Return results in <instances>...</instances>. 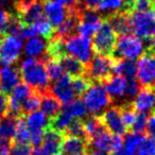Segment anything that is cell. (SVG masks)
<instances>
[{"instance_id": "obj_13", "label": "cell", "mask_w": 155, "mask_h": 155, "mask_svg": "<svg viewBox=\"0 0 155 155\" xmlns=\"http://www.w3.org/2000/svg\"><path fill=\"white\" fill-rule=\"evenodd\" d=\"M49 91L64 104L69 103L74 98L72 86H71V79L68 74H63L60 79L54 81L52 86H50Z\"/></svg>"}, {"instance_id": "obj_11", "label": "cell", "mask_w": 155, "mask_h": 155, "mask_svg": "<svg viewBox=\"0 0 155 155\" xmlns=\"http://www.w3.org/2000/svg\"><path fill=\"white\" fill-rule=\"evenodd\" d=\"M17 17L26 26H32L44 17L43 0H34L27 5L16 7Z\"/></svg>"}, {"instance_id": "obj_19", "label": "cell", "mask_w": 155, "mask_h": 155, "mask_svg": "<svg viewBox=\"0 0 155 155\" xmlns=\"http://www.w3.org/2000/svg\"><path fill=\"white\" fill-rule=\"evenodd\" d=\"M63 140V134L51 127H47L44 132L43 141L41 147L45 152L50 155H58L61 152V144Z\"/></svg>"}, {"instance_id": "obj_37", "label": "cell", "mask_w": 155, "mask_h": 155, "mask_svg": "<svg viewBox=\"0 0 155 155\" xmlns=\"http://www.w3.org/2000/svg\"><path fill=\"white\" fill-rule=\"evenodd\" d=\"M91 81L85 75H79L74 77L71 80V86H72L73 93L77 96H83L84 93L87 91V88L91 85Z\"/></svg>"}, {"instance_id": "obj_24", "label": "cell", "mask_w": 155, "mask_h": 155, "mask_svg": "<svg viewBox=\"0 0 155 155\" xmlns=\"http://www.w3.org/2000/svg\"><path fill=\"white\" fill-rule=\"evenodd\" d=\"M25 122H26L30 133L45 131L49 127V118L41 110H35V112L27 114Z\"/></svg>"}, {"instance_id": "obj_17", "label": "cell", "mask_w": 155, "mask_h": 155, "mask_svg": "<svg viewBox=\"0 0 155 155\" xmlns=\"http://www.w3.org/2000/svg\"><path fill=\"white\" fill-rule=\"evenodd\" d=\"M20 72L17 68L5 66L0 69V93L8 95L19 84Z\"/></svg>"}, {"instance_id": "obj_38", "label": "cell", "mask_w": 155, "mask_h": 155, "mask_svg": "<svg viewBox=\"0 0 155 155\" xmlns=\"http://www.w3.org/2000/svg\"><path fill=\"white\" fill-rule=\"evenodd\" d=\"M65 134H66L67 136H74V137H80V138H83V139H86L84 125H83V122L81 119L71 120V122L69 123L66 131H65Z\"/></svg>"}, {"instance_id": "obj_7", "label": "cell", "mask_w": 155, "mask_h": 155, "mask_svg": "<svg viewBox=\"0 0 155 155\" xmlns=\"http://www.w3.org/2000/svg\"><path fill=\"white\" fill-rule=\"evenodd\" d=\"M117 36L115 31L112 29L107 21L102 22L100 28L94 35L93 48L98 54L110 56L113 55L116 45Z\"/></svg>"}, {"instance_id": "obj_1", "label": "cell", "mask_w": 155, "mask_h": 155, "mask_svg": "<svg viewBox=\"0 0 155 155\" xmlns=\"http://www.w3.org/2000/svg\"><path fill=\"white\" fill-rule=\"evenodd\" d=\"M19 72L25 84L31 87L33 91L41 95L49 91L50 79L44 62L33 58H28L21 63Z\"/></svg>"}, {"instance_id": "obj_48", "label": "cell", "mask_w": 155, "mask_h": 155, "mask_svg": "<svg viewBox=\"0 0 155 155\" xmlns=\"http://www.w3.org/2000/svg\"><path fill=\"white\" fill-rule=\"evenodd\" d=\"M8 113V97L7 95L0 93V119L7 115Z\"/></svg>"}, {"instance_id": "obj_22", "label": "cell", "mask_w": 155, "mask_h": 155, "mask_svg": "<svg viewBox=\"0 0 155 155\" xmlns=\"http://www.w3.org/2000/svg\"><path fill=\"white\" fill-rule=\"evenodd\" d=\"M58 63L62 66L63 70L69 77H79L85 74V65L79 60L72 58L70 55H63L58 58Z\"/></svg>"}, {"instance_id": "obj_47", "label": "cell", "mask_w": 155, "mask_h": 155, "mask_svg": "<svg viewBox=\"0 0 155 155\" xmlns=\"http://www.w3.org/2000/svg\"><path fill=\"white\" fill-rule=\"evenodd\" d=\"M146 131L148 132L149 136L155 140V112H153L147 120Z\"/></svg>"}, {"instance_id": "obj_8", "label": "cell", "mask_w": 155, "mask_h": 155, "mask_svg": "<svg viewBox=\"0 0 155 155\" xmlns=\"http://www.w3.org/2000/svg\"><path fill=\"white\" fill-rule=\"evenodd\" d=\"M22 51V41L13 35H3L0 43V64L11 66L19 58Z\"/></svg>"}, {"instance_id": "obj_43", "label": "cell", "mask_w": 155, "mask_h": 155, "mask_svg": "<svg viewBox=\"0 0 155 155\" xmlns=\"http://www.w3.org/2000/svg\"><path fill=\"white\" fill-rule=\"evenodd\" d=\"M139 83L134 79H127V99H133L139 93Z\"/></svg>"}, {"instance_id": "obj_35", "label": "cell", "mask_w": 155, "mask_h": 155, "mask_svg": "<svg viewBox=\"0 0 155 155\" xmlns=\"http://www.w3.org/2000/svg\"><path fill=\"white\" fill-rule=\"evenodd\" d=\"M41 94L33 91V93L26 99V101L22 104V114H29L37 110V108L41 105Z\"/></svg>"}, {"instance_id": "obj_2", "label": "cell", "mask_w": 155, "mask_h": 155, "mask_svg": "<svg viewBox=\"0 0 155 155\" xmlns=\"http://www.w3.org/2000/svg\"><path fill=\"white\" fill-rule=\"evenodd\" d=\"M63 55H70L86 65L93 58L91 41L82 35H70L66 38H61Z\"/></svg>"}, {"instance_id": "obj_6", "label": "cell", "mask_w": 155, "mask_h": 155, "mask_svg": "<svg viewBox=\"0 0 155 155\" xmlns=\"http://www.w3.org/2000/svg\"><path fill=\"white\" fill-rule=\"evenodd\" d=\"M113 62L110 56L96 54L85 65V73L94 82H103L113 73Z\"/></svg>"}, {"instance_id": "obj_54", "label": "cell", "mask_w": 155, "mask_h": 155, "mask_svg": "<svg viewBox=\"0 0 155 155\" xmlns=\"http://www.w3.org/2000/svg\"><path fill=\"white\" fill-rule=\"evenodd\" d=\"M12 2H13V0H0V8H1V9L10 8L12 5Z\"/></svg>"}, {"instance_id": "obj_27", "label": "cell", "mask_w": 155, "mask_h": 155, "mask_svg": "<svg viewBox=\"0 0 155 155\" xmlns=\"http://www.w3.org/2000/svg\"><path fill=\"white\" fill-rule=\"evenodd\" d=\"M97 10L106 17L120 11H127L124 0H101Z\"/></svg>"}, {"instance_id": "obj_31", "label": "cell", "mask_w": 155, "mask_h": 155, "mask_svg": "<svg viewBox=\"0 0 155 155\" xmlns=\"http://www.w3.org/2000/svg\"><path fill=\"white\" fill-rule=\"evenodd\" d=\"M84 125V130H85V134H86V139H91V137L98 134L100 131H102L105 127H103L101 120H100V117L97 116H93L87 118L86 120L83 122Z\"/></svg>"}, {"instance_id": "obj_50", "label": "cell", "mask_w": 155, "mask_h": 155, "mask_svg": "<svg viewBox=\"0 0 155 155\" xmlns=\"http://www.w3.org/2000/svg\"><path fill=\"white\" fill-rule=\"evenodd\" d=\"M10 141L0 137V155H9L10 154Z\"/></svg>"}, {"instance_id": "obj_58", "label": "cell", "mask_w": 155, "mask_h": 155, "mask_svg": "<svg viewBox=\"0 0 155 155\" xmlns=\"http://www.w3.org/2000/svg\"><path fill=\"white\" fill-rule=\"evenodd\" d=\"M58 155H64V154H63V153H62V154H61V153H58Z\"/></svg>"}, {"instance_id": "obj_41", "label": "cell", "mask_w": 155, "mask_h": 155, "mask_svg": "<svg viewBox=\"0 0 155 155\" xmlns=\"http://www.w3.org/2000/svg\"><path fill=\"white\" fill-rule=\"evenodd\" d=\"M155 9V0H133L130 12H146Z\"/></svg>"}, {"instance_id": "obj_4", "label": "cell", "mask_w": 155, "mask_h": 155, "mask_svg": "<svg viewBox=\"0 0 155 155\" xmlns=\"http://www.w3.org/2000/svg\"><path fill=\"white\" fill-rule=\"evenodd\" d=\"M129 22L131 32L144 39L155 37V19L153 10L146 12H129Z\"/></svg>"}, {"instance_id": "obj_42", "label": "cell", "mask_w": 155, "mask_h": 155, "mask_svg": "<svg viewBox=\"0 0 155 155\" xmlns=\"http://www.w3.org/2000/svg\"><path fill=\"white\" fill-rule=\"evenodd\" d=\"M147 114H142V113H139V114L136 116L135 122L132 125V130L135 133H143L146 131L147 127Z\"/></svg>"}, {"instance_id": "obj_9", "label": "cell", "mask_w": 155, "mask_h": 155, "mask_svg": "<svg viewBox=\"0 0 155 155\" xmlns=\"http://www.w3.org/2000/svg\"><path fill=\"white\" fill-rule=\"evenodd\" d=\"M136 70V77L139 85L143 87L155 88V58L152 53L147 52L139 58Z\"/></svg>"}, {"instance_id": "obj_29", "label": "cell", "mask_w": 155, "mask_h": 155, "mask_svg": "<svg viewBox=\"0 0 155 155\" xmlns=\"http://www.w3.org/2000/svg\"><path fill=\"white\" fill-rule=\"evenodd\" d=\"M71 120H72V117H71L64 108H62L61 112L58 113L55 117H53V118L49 120V127H51V129L64 134L67 127H68L69 123L71 122Z\"/></svg>"}, {"instance_id": "obj_25", "label": "cell", "mask_w": 155, "mask_h": 155, "mask_svg": "<svg viewBox=\"0 0 155 155\" xmlns=\"http://www.w3.org/2000/svg\"><path fill=\"white\" fill-rule=\"evenodd\" d=\"M39 107L41 108V112L50 119L55 117L56 115L61 112V110H62L61 102L58 101L50 91H47V93L41 95V105H39Z\"/></svg>"}, {"instance_id": "obj_49", "label": "cell", "mask_w": 155, "mask_h": 155, "mask_svg": "<svg viewBox=\"0 0 155 155\" xmlns=\"http://www.w3.org/2000/svg\"><path fill=\"white\" fill-rule=\"evenodd\" d=\"M53 1L61 3V5H64L68 10H72L78 8L79 7V2H80V0H53Z\"/></svg>"}, {"instance_id": "obj_45", "label": "cell", "mask_w": 155, "mask_h": 155, "mask_svg": "<svg viewBox=\"0 0 155 155\" xmlns=\"http://www.w3.org/2000/svg\"><path fill=\"white\" fill-rule=\"evenodd\" d=\"M101 0H80L79 5L81 9L85 10H91V11H96L99 5Z\"/></svg>"}, {"instance_id": "obj_46", "label": "cell", "mask_w": 155, "mask_h": 155, "mask_svg": "<svg viewBox=\"0 0 155 155\" xmlns=\"http://www.w3.org/2000/svg\"><path fill=\"white\" fill-rule=\"evenodd\" d=\"M123 146V138L121 137V135H113L112 138V143H110V153H115L118 150H120Z\"/></svg>"}, {"instance_id": "obj_14", "label": "cell", "mask_w": 155, "mask_h": 155, "mask_svg": "<svg viewBox=\"0 0 155 155\" xmlns=\"http://www.w3.org/2000/svg\"><path fill=\"white\" fill-rule=\"evenodd\" d=\"M133 108L138 113L148 114L155 112V88L143 87L132 103Z\"/></svg>"}, {"instance_id": "obj_55", "label": "cell", "mask_w": 155, "mask_h": 155, "mask_svg": "<svg viewBox=\"0 0 155 155\" xmlns=\"http://www.w3.org/2000/svg\"><path fill=\"white\" fill-rule=\"evenodd\" d=\"M34 0H13L14 5H15V8L16 7H20V5H27L29 2H32Z\"/></svg>"}, {"instance_id": "obj_32", "label": "cell", "mask_w": 155, "mask_h": 155, "mask_svg": "<svg viewBox=\"0 0 155 155\" xmlns=\"http://www.w3.org/2000/svg\"><path fill=\"white\" fill-rule=\"evenodd\" d=\"M32 28H33V30L35 31V34H39L41 37H44V38L51 39L52 37H53V34H54L53 27H52L51 24L46 19L45 16H44L41 19H39L38 21L33 24Z\"/></svg>"}, {"instance_id": "obj_39", "label": "cell", "mask_w": 155, "mask_h": 155, "mask_svg": "<svg viewBox=\"0 0 155 155\" xmlns=\"http://www.w3.org/2000/svg\"><path fill=\"white\" fill-rule=\"evenodd\" d=\"M136 155H155V140L151 137H144L135 151Z\"/></svg>"}, {"instance_id": "obj_56", "label": "cell", "mask_w": 155, "mask_h": 155, "mask_svg": "<svg viewBox=\"0 0 155 155\" xmlns=\"http://www.w3.org/2000/svg\"><path fill=\"white\" fill-rule=\"evenodd\" d=\"M87 155H108L107 152H105V151H101V150H95L94 149L91 152H89Z\"/></svg>"}, {"instance_id": "obj_12", "label": "cell", "mask_w": 155, "mask_h": 155, "mask_svg": "<svg viewBox=\"0 0 155 155\" xmlns=\"http://www.w3.org/2000/svg\"><path fill=\"white\" fill-rule=\"evenodd\" d=\"M100 120H101L103 127L110 133L115 134V135H122L125 133L127 127L122 122L119 107L106 108L102 113Z\"/></svg>"}, {"instance_id": "obj_53", "label": "cell", "mask_w": 155, "mask_h": 155, "mask_svg": "<svg viewBox=\"0 0 155 155\" xmlns=\"http://www.w3.org/2000/svg\"><path fill=\"white\" fill-rule=\"evenodd\" d=\"M150 44H149V47H148V51L150 53H152L155 58V37L152 39H150Z\"/></svg>"}, {"instance_id": "obj_33", "label": "cell", "mask_w": 155, "mask_h": 155, "mask_svg": "<svg viewBox=\"0 0 155 155\" xmlns=\"http://www.w3.org/2000/svg\"><path fill=\"white\" fill-rule=\"evenodd\" d=\"M44 61H45V67L50 80L56 81L64 74V70H63L62 66H61V64L58 63V60L48 58H45Z\"/></svg>"}, {"instance_id": "obj_30", "label": "cell", "mask_w": 155, "mask_h": 155, "mask_svg": "<svg viewBox=\"0 0 155 155\" xmlns=\"http://www.w3.org/2000/svg\"><path fill=\"white\" fill-rule=\"evenodd\" d=\"M64 110L74 119H84L87 117V110L81 100H72L66 104Z\"/></svg>"}, {"instance_id": "obj_52", "label": "cell", "mask_w": 155, "mask_h": 155, "mask_svg": "<svg viewBox=\"0 0 155 155\" xmlns=\"http://www.w3.org/2000/svg\"><path fill=\"white\" fill-rule=\"evenodd\" d=\"M32 155H50V154L45 152L43 150V148L41 146H38V147H34V149L32 150Z\"/></svg>"}, {"instance_id": "obj_20", "label": "cell", "mask_w": 155, "mask_h": 155, "mask_svg": "<svg viewBox=\"0 0 155 155\" xmlns=\"http://www.w3.org/2000/svg\"><path fill=\"white\" fill-rule=\"evenodd\" d=\"M48 44L44 37L32 36L27 39L24 46V52L28 58H39V56H47Z\"/></svg>"}, {"instance_id": "obj_15", "label": "cell", "mask_w": 155, "mask_h": 155, "mask_svg": "<svg viewBox=\"0 0 155 155\" xmlns=\"http://www.w3.org/2000/svg\"><path fill=\"white\" fill-rule=\"evenodd\" d=\"M44 13L52 27H58L68 16V9L53 0H43Z\"/></svg>"}, {"instance_id": "obj_10", "label": "cell", "mask_w": 155, "mask_h": 155, "mask_svg": "<svg viewBox=\"0 0 155 155\" xmlns=\"http://www.w3.org/2000/svg\"><path fill=\"white\" fill-rule=\"evenodd\" d=\"M103 22L102 17L96 11L81 9L79 11V24H78V32L87 38H91L95 35L97 30Z\"/></svg>"}, {"instance_id": "obj_23", "label": "cell", "mask_w": 155, "mask_h": 155, "mask_svg": "<svg viewBox=\"0 0 155 155\" xmlns=\"http://www.w3.org/2000/svg\"><path fill=\"white\" fill-rule=\"evenodd\" d=\"M137 70V64L133 60L127 58H114L113 72L116 75H121L127 79H134Z\"/></svg>"}, {"instance_id": "obj_5", "label": "cell", "mask_w": 155, "mask_h": 155, "mask_svg": "<svg viewBox=\"0 0 155 155\" xmlns=\"http://www.w3.org/2000/svg\"><path fill=\"white\" fill-rule=\"evenodd\" d=\"M144 45L140 37L131 34H122L117 38L115 45L114 54L115 58H127V60H136L143 54Z\"/></svg>"}, {"instance_id": "obj_21", "label": "cell", "mask_w": 155, "mask_h": 155, "mask_svg": "<svg viewBox=\"0 0 155 155\" xmlns=\"http://www.w3.org/2000/svg\"><path fill=\"white\" fill-rule=\"evenodd\" d=\"M106 21L110 24L116 34H129L131 32L129 22V11H120L107 16Z\"/></svg>"}, {"instance_id": "obj_40", "label": "cell", "mask_w": 155, "mask_h": 155, "mask_svg": "<svg viewBox=\"0 0 155 155\" xmlns=\"http://www.w3.org/2000/svg\"><path fill=\"white\" fill-rule=\"evenodd\" d=\"M32 147L29 142H15L10 146L9 155H32Z\"/></svg>"}, {"instance_id": "obj_44", "label": "cell", "mask_w": 155, "mask_h": 155, "mask_svg": "<svg viewBox=\"0 0 155 155\" xmlns=\"http://www.w3.org/2000/svg\"><path fill=\"white\" fill-rule=\"evenodd\" d=\"M10 15L11 14L8 13L5 9L0 8V34H5V28H7V25L9 22Z\"/></svg>"}, {"instance_id": "obj_18", "label": "cell", "mask_w": 155, "mask_h": 155, "mask_svg": "<svg viewBox=\"0 0 155 155\" xmlns=\"http://www.w3.org/2000/svg\"><path fill=\"white\" fill-rule=\"evenodd\" d=\"M61 151L64 155H87L88 143L86 139L66 135L62 140Z\"/></svg>"}, {"instance_id": "obj_57", "label": "cell", "mask_w": 155, "mask_h": 155, "mask_svg": "<svg viewBox=\"0 0 155 155\" xmlns=\"http://www.w3.org/2000/svg\"><path fill=\"white\" fill-rule=\"evenodd\" d=\"M124 1H125V5H127V11L130 12V7H131L132 2H133V0H124Z\"/></svg>"}, {"instance_id": "obj_36", "label": "cell", "mask_w": 155, "mask_h": 155, "mask_svg": "<svg viewBox=\"0 0 155 155\" xmlns=\"http://www.w3.org/2000/svg\"><path fill=\"white\" fill-rule=\"evenodd\" d=\"M119 110H120V115L121 119H122V122L124 124V127H132L133 123L135 122L136 119V110L133 108L132 104H123V105L119 106Z\"/></svg>"}, {"instance_id": "obj_16", "label": "cell", "mask_w": 155, "mask_h": 155, "mask_svg": "<svg viewBox=\"0 0 155 155\" xmlns=\"http://www.w3.org/2000/svg\"><path fill=\"white\" fill-rule=\"evenodd\" d=\"M104 82V89L110 99L113 100H123L127 99V79L121 75H110Z\"/></svg>"}, {"instance_id": "obj_28", "label": "cell", "mask_w": 155, "mask_h": 155, "mask_svg": "<svg viewBox=\"0 0 155 155\" xmlns=\"http://www.w3.org/2000/svg\"><path fill=\"white\" fill-rule=\"evenodd\" d=\"M17 119L5 115L3 118L0 119V137L5 140H11L14 138L16 131Z\"/></svg>"}, {"instance_id": "obj_3", "label": "cell", "mask_w": 155, "mask_h": 155, "mask_svg": "<svg viewBox=\"0 0 155 155\" xmlns=\"http://www.w3.org/2000/svg\"><path fill=\"white\" fill-rule=\"evenodd\" d=\"M83 103L87 112L94 114V116H97L110 105L112 99L104 87L99 82H95L89 85L83 95Z\"/></svg>"}, {"instance_id": "obj_51", "label": "cell", "mask_w": 155, "mask_h": 155, "mask_svg": "<svg viewBox=\"0 0 155 155\" xmlns=\"http://www.w3.org/2000/svg\"><path fill=\"white\" fill-rule=\"evenodd\" d=\"M113 155H136V153H135V149L125 146V144L123 143L122 148L117 151V152L113 153Z\"/></svg>"}, {"instance_id": "obj_34", "label": "cell", "mask_w": 155, "mask_h": 155, "mask_svg": "<svg viewBox=\"0 0 155 155\" xmlns=\"http://www.w3.org/2000/svg\"><path fill=\"white\" fill-rule=\"evenodd\" d=\"M30 131L27 127L25 119L22 117L17 119V124H16V131L14 135V141L15 142H29L30 141Z\"/></svg>"}, {"instance_id": "obj_26", "label": "cell", "mask_w": 155, "mask_h": 155, "mask_svg": "<svg viewBox=\"0 0 155 155\" xmlns=\"http://www.w3.org/2000/svg\"><path fill=\"white\" fill-rule=\"evenodd\" d=\"M112 138L113 135L110 134V132H108L106 129H103L98 134H96L94 137H91L89 139V142L95 150L105 151L108 153L110 149V143H112Z\"/></svg>"}]
</instances>
